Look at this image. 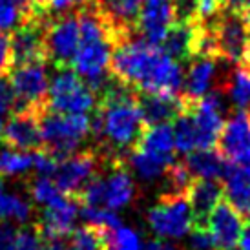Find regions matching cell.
<instances>
[{
	"label": "cell",
	"mask_w": 250,
	"mask_h": 250,
	"mask_svg": "<svg viewBox=\"0 0 250 250\" xmlns=\"http://www.w3.org/2000/svg\"><path fill=\"white\" fill-rule=\"evenodd\" d=\"M44 150L57 161L75 153L83 141L91 135V117L88 113H59L46 110L41 115Z\"/></svg>",
	"instance_id": "obj_4"
},
{
	"label": "cell",
	"mask_w": 250,
	"mask_h": 250,
	"mask_svg": "<svg viewBox=\"0 0 250 250\" xmlns=\"http://www.w3.org/2000/svg\"><path fill=\"white\" fill-rule=\"evenodd\" d=\"M110 167L111 172L108 179H104V207L110 210L125 208L130 203L135 201L137 187L130 175L125 159H111Z\"/></svg>",
	"instance_id": "obj_19"
},
{
	"label": "cell",
	"mask_w": 250,
	"mask_h": 250,
	"mask_svg": "<svg viewBox=\"0 0 250 250\" xmlns=\"http://www.w3.org/2000/svg\"><path fill=\"white\" fill-rule=\"evenodd\" d=\"M172 132H174L175 148L181 153H190L192 150H197V145H199V141H197V128H195L194 119H192L188 110H183L174 119Z\"/></svg>",
	"instance_id": "obj_29"
},
{
	"label": "cell",
	"mask_w": 250,
	"mask_h": 250,
	"mask_svg": "<svg viewBox=\"0 0 250 250\" xmlns=\"http://www.w3.org/2000/svg\"><path fill=\"white\" fill-rule=\"evenodd\" d=\"M29 170H33V153L31 152H19V150H9V148L0 152V175L2 177L24 175Z\"/></svg>",
	"instance_id": "obj_30"
},
{
	"label": "cell",
	"mask_w": 250,
	"mask_h": 250,
	"mask_svg": "<svg viewBox=\"0 0 250 250\" xmlns=\"http://www.w3.org/2000/svg\"><path fill=\"white\" fill-rule=\"evenodd\" d=\"M217 55L225 62L245 64L250 51V19L241 11H221L214 22Z\"/></svg>",
	"instance_id": "obj_9"
},
{
	"label": "cell",
	"mask_w": 250,
	"mask_h": 250,
	"mask_svg": "<svg viewBox=\"0 0 250 250\" xmlns=\"http://www.w3.org/2000/svg\"><path fill=\"white\" fill-rule=\"evenodd\" d=\"M44 44L46 59L55 66V70L71 68L79 46V11H71L48 21Z\"/></svg>",
	"instance_id": "obj_10"
},
{
	"label": "cell",
	"mask_w": 250,
	"mask_h": 250,
	"mask_svg": "<svg viewBox=\"0 0 250 250\" xmlns=\"http://www.w3.org/2000/svg\"><path fill=\"white\" fill-rule=\"evenodd\" d=\"M145 119L141 113L137 91L111 79L103 93L91 117V135L97 150L108 161L125 159L126 153L139 143L145 132Z\"/></svg>",
	"instance_id": "obj_2"
},
{
	"label": "cell",
	"mask_w": 250,
	"mask_h": 250,
	"mask_svg": "<svg viewBox=\"0 0 250 250\" xmlns=\"http://www.w3.org/2000/svg\"><path fill=\"white\" fill-rule=\"evenodd\" d=\"M221 91L229 97V101L237 110L250 108V68L239 64L230 70L223 79Z\"/></svg>",
	"instance_id": "obj_26"
},
{
	"label": "cell",
	"mask_w": 250,
	"mask_h": 250,
	"mask_svg": "<svg viewBox=\"0 0 250 250\" xmlns=\"http://www.w3.org/2000/svg\"><path fill=\"white\" fill-rule=\"evenodd\" d=\"M183 97V95H181ZM185 110L190 111L197 128V148H215L217 137L225 125V93L223 91H210L197 101L185 99Z\"/></svg>",
	"instance_id": "obj_11"
},
{
	"label": "cell",
	"mask_w": 250,
	"mask_h": 250,
	"mask_svg": "<svg viewBox=\"0 0 250 250\" xmlns=\"http://www.w3.org/2000/svg\"><path fill=\"white\" fill-rule=\"evenodd\" d=\"M41 115L33 110H15L2 130V145L9 150L35 152L44 148L41 132Z\"/></svg>",
	"instance_id": "obj_13"
},
{
	"label": "cell",
	"mask_w": 250,
	"mask_h": 250,
	"mask_svg": "<svg viewBox=\"0 0 250 250\" xmlns=\"http://www.w3.org/2000/svg\"><path fill=\"white\" fill-rule=\"evenodd\" d=\"M207 230L212 236L215 250H234L243 230V215L227 199H221L210 214Z\"/></svg>",
	"instance_id": "obj_16"
},
{
	"label": "cell",
	"mask_w": 250,
	"mask_h": 250,
	"mask_svg": "<svg viewBox=\"0 0 250 250\" xmlns=\"http://www.w3.org/2000/svg\"><path fill=\"white\" fill-rule=\"evenodd\" d=\"M137 101L146 126L168 125L185 110V99L177 95H159V93H141Z\"/></svg>",
	"instance_id": "obj_22"
},
{
	"label": "cell",
	"mask_w": 250,
	"mask_h": 250,
	"mask_svg": "<svg viewBox=\"0 0 250 250\" xmlns=\"http://www.w3.org/2000/svg\"><path fill=\"white\" fill-rule=\"evenodd\" d=\"M223 11L221 0H197L195 9V21L199 22H212L215 21Z\"/></svg>",
	"instance_id": "obj_34"
},
{
	"label": "cell",
	"mask_w": 250,
	"mask_h": 250,
	"mask_svg": "<svg viewBox=\"0 0 250 250\" xmlns=\"http://www.w3.org/2000/svg\"><path fill=\"white\" fill-rule=\"evenodd\" d=\"M135 150L146 153L148 157L159 161L170 167L175 161V143L174 132L170 125H153L146 126L139 143L133 146Z\"/></svg>",
	"instance_id": "obj_23"
},
{
	"label": "cell",
	"mask_w": 250,
	"mask_h": 250,
	"mask_svg": "<svg viewBox=\"0 0 250 250\" xmlns=\"http://www.w3.org/2000/svg\"><path fill=\"white\" fill-rule=\"evenodd\" d=\"M33 215V203L24 199L17 194H4L0 195V223H19L28 225Z\"/></svg>",
	"instance_id": "obj_28"
},
{
	"label": "cell",
	"mask_w": 250,
	"mask_h": 250,
	"mask_svg": "<svg viewBox=\"0 0 250 250\" xmlns=\"http://www.w3.org/2000/svg\"><path fill=\"white\" fill-rule=\"evenodd\" d=\"M119 41L121 37L99 11L95 0H90L79 9V46L71 70L90 86L97 97L113 79L111 73L106 71L110 68L113 46Z\"/></svg>",
	"instance_id": "obj_3"
},
{
	"label": "cell",
	"mask_w": 250,
	"mask_h": 250,
	"mask_svg": "<svg viewBox=\"0 0 250 250\" xmlns=\"http://www.w3.org/2000/svg\"><path fill=\"white\" fill-rule=\"evenodd\" d=\"M148 227L161 239H179L194 227L188 194H161L159 201L148 210Z\"/></svg>",
	"instance_id": "obj_7"
},
{
	"label": "cell",
	"mask_w": 250,
	"mask_h": 250,
	"mask_svg": "<svg viewBox=\"0 0 250 250\" xmlns=\"http://www.w3.org/2000/svg\"><path fill=\"white\" fill-rule=\"evenodd\" d=\"M188 172L192 177H201V179H217L223 174V157L214 148H197L187 153L185 159Z\"/></svg>",
	"instance_id": "obj_25"
},
{
	"label": "cell",
	"mask_w": 250,
	"mask_h": 250,
	"mask_svg": "<svg viewBox=\"0 0 250 250\" xmlns=\"http://www.w3.org/2000/svg\"><path fill=\"white\" fill-rule=\"evenodd\" d=\"M237 247L239 250H250V219L247 221V225H243L241 236L237 239Z\"/></svg>",
	"instance_id": "obj_42"
},
{
	"label": "cell",
	"mask_w": 250,
	"mask_h": 250,
	"mask_svg": "<svg viewBox=\"0 0 250 250\" xmlns=\"http://www.w3.org/2000/svg\"><path fill=\"white\" fill-rule=\"evenodd\" d=\"M217 152L227 163L250 167V113L237 110L225 121L217 137Z\"/></svg>",
	"instance_id": "obj_12"
},
{
	"label": "cell",
	"mask_w": 250,
	"mask_h": 250,
	"mask_svg": "<svg viewBox=\"0 0 250 250\" xmlns=\"http://www.w3.org/2000/svg\"><path fill=\"white\" fill-rule=\"evenodd\" d=\"M245 66L250 68V51H249V57H247V61H245Z\"/></svg>",
	"instance_id": "obj_48"
},
{
	"label": "cell",
	"mask_w": 250,
	"mask_h": 250,
	"mask_svg": "<svg viewBox=\"0 0 250 250\" xmlns=\"http://www.w3.org/2000/svg\"><path fill=\"white\" fill-rule=\"evenodd\" d=\"M15 250H42L41 234H39V230H37L35 223L24 225L21 229H17Z\"/></svg>",
	"instance_id": "obj_32"
},
{
	"label": "cell",
	"mask_w": 250,
	"mask_h": 250,
	"mask_svg": "<svg viewBox=\"0 0 250 250\" xmlns=\"http://www.w3.org/2000/svg\"><path fill=\"white\" fill-rule=\"evenodd\" d=\"M199 21H177L161 42L163 51L175 61H190L195 53Z\"/></svg>",
	"instance_id": "obj_24"
},
{
	"label": "cell",
	"mask_w": 250,
	"mask_h": 250,
	"mask_svg": "<svg viewBox=\"0 0 250 250\" xmlns=\"http://www.w3.org/2000/svg\"><path fill=\"white\" fill-rule=\"evenodd\" d=\"M41 241H42V250H70L68 236H64V237L41 236Z\"/></svg>",
	"instance_id": "obj_40"
},
{
	"label": "cell",
	"mask_w": 250,
	"mask_h": 250,
	"mask_svg": "<svg viewBox=\"0 0 250 250\" xmlns=\"http://www.w3.org/2000/svg\"><path fill=\"white\" fill-rule=\"evenodd\" d=\"M241 11H243V13L250 19V0H245V4H243V7H241Z\"/></svg>",
	"instance_id": "obj_44"
},
{
	"label": "cell",
	"mask_w": 250,
	"mask_h": 250,
	"mask_svg": "<svg viewBox=\"0 0 250 250\" xmlns=\"http://www.w3.org/2000/svg\"><path fill=\"white\" fill-rule=\"evenodd\" d=\"M223 2V11H236V9H241L245 4V0H221Z\"/></svg>",
	"instance_id": "obj_43"
},
{
	"label": "cell",
	"mask_w": 250,
	"mask_h": 250,
	"mask_svg": "<svg viewBox=\"0 0 250 250\" xmlns=\"http://www.w3.org/2000/svg\"><path fill=\"white\" fill-rule=\"evenodd\" d=\"M97 95L71 68L55 71L48 88L49 110L59 113H88L95 110Z\"/></svg>",
	"instance_id": "obj_8"
},
{
	"label": "cell",
	"mask_w": 250,
	"mask_h": 250,
	"mask_svg": "<svg viewBox=\"0 0 250 250\" xmlns=\"http://www.w3.org/2000/svg\"><path fill=\"white\" fill-rule=\"evenodd\" d=\"M2 130H4V121L0 117V139H2Z\"/></svg>",
	"instance_id": "obj_47"
},
{
	"label": "cell",
	"mask_w": 250,
	"mask_h": 250,
	"mask_svg": "<svg viewBox=\"0 0 250 250\" xmlns=\"http://www.w3.org/2000/svg\"><path fill=\"white\" fill-rule=\"evenodd\" d=\"M15 95V110H33L44 113L48 106V71L46 61L15 64L7 73Z\"/></svg>",
	"instance_id": "obj_5"
},
{
	"label": "cell",
	"mask_w": 250,
	"mask_h": 250,
	"mask_svg": "<svg viewBox=\"0 0 250 250\" xmlns=\"http://www.w3.org/2000/svg\"><path fill=\"white\" fill-rule=\"evenodd\" d=\"M21 9L22 21L26 19H44L41 11V0H15Z\"/></svg>",
	"instance_id": "obj_39"
},
{
	"label": "cell",
	"mask_w": 250,
	"mask_h": 250,
	"mask_svg": "<svg viewBox=\"0 0 250 250\" xmlns=\"http://www.w3.org/2000/svg\"><path fill=\"white\" fill-rule=\"evenodd\" d=\"M190 250H215L212 236L207 229L203 227H192L190 230Z\"/></svg>",
	"instance_id": "obj_36"
},
{
	"label": "cell",
	"mask_w": 250,
	"mask_h": 250,
	"mask_svg": "<svg viewBox=\"0 0 250 250\" xmlns=\"http://www.w3.org/2000/svg\"><path fill=\"white\" fill-rule=\"evenodd\" d=\"M110 232L93 223L73 229L68 236L70 250H110Z\"/></svg>",
	"instance_id": "obj_27"
},
{
	"label": "cell",
	"mask_w": 250,
	"mask_h": 250,
	"mask_svg": "<svg viewBox=\"0 0 250 250\" xmlns=\"http://www.w3.org/2000/svg\"><path fill=\"white\" fill-rule=\"evenodd\" d=\"M46 19H26L13 29V35L9 37L11 49H13L15 64L35 62L46 61Z\"/></svg>",
	"instance_id": "obj_14"
},
{
	"label": "cell",
	"mask_w": 250,
	"mask_h": 250,
	"mask_svg": "<svg viewBox=\"0 0 250 250\" xmlns=\"http://www.w3.org/2000/svg\"><path fill=\"white\" fill-rule=\"evenodd\" d=\"M177 21H195L197 0H172Z\"/></svg>",
	"instance_id": "obj_38"
},
{
	"label": "cell",
	"mask_w": 250,
	"mask_h": 250,
	"mask_svg": "<svg viewBox=\"0 0 250 250\" xmlns=\"http://www.w3.org/2000/svg\"><path fill=\"white\" fill-rule=\"evenodd\" d=\"M146 250H181V249H177V247H174L172 243H168V241H165V239L157 237V239L148 241Z\"/></svg>",
	"instance_id": "obj_41"
},
{
	"label": "cell",
	"mask_w": 250,
	"mask_h": 250,
	"mask_svg": "<svg viewBox=\"0 0 250 250\" xmlns=\"http://www.w3.org/2000/svg\"><path fill=\"white\" fill-rule=\"evenodd\" d=\"M223 195H227V201L250 219V167L245 165H225L221 174Z\"/></svg>",
	"instance_id": "obj_21"
},
{
	"label": "cell",
	"mask_w": 250,
	"mask_h": 250,
	"mask_svg": "<svg viewBox=\"0 0 250 250\" xmlns=\"http://www.w3.org/2000/svg\"><path fill=\"white\" fill-rule=\"evenodd\" d=\"M22 21L21 9L15 0H0V31H13Z\"/></svg>",
	"instance_id": "obj_33"
},
{
	"label": "cell",
	"mask_w": 250,
	"mask_h": 250,
	"mask_svg": "<svg viewBox=\"0 0 250 250\" xmlns=\"http://www.w3.org/2000/svg\"><path fill=\"white\" fill-rule=\"evenodd\" d=\"M175 22L177 15L172 0H145L141 4L135 29L145 41L159 46Z\"/></svg>",
	"instance_id": "obj_15"
},
{
	"label": "cell",
	"mask_w": 250,
	"mask_h": 250,
	"mask_svg": "<svg viewBox=\"0 0 250 250\" xmlns=\"http://www.w3.org/2000/svg\"><path fill=\"white\" fill-rule=\"evenodd\" d=\"M185 81H183V99L197 101L212 91L219 77L221 57H192Z\"/></svg>",
	"instance_id": "obj_18"
},
{
	"label": "cell",
	"mask_w": 250,
	"mask_h": 250,
	"mask_svg": "<svg viewBox=\"0 0 250 250\" xmlns=\"http://www.w3.org/2000/svg\"><path fill=\"white\" fill-rule=\"evenodd\" d=\"M15 66L13 49H11V41L9 37L0 33V77H7Z\"/></svg>",
	"instance_id": "obj_35"
},
{
	"label": "cell",
	"mask_w": 250,
	"mask_h": 250,
	"mask_svg": "<svg viewBox=\"0 0 250 250\" xmlns=\"http://www.w3.org/2000/svg\"><path fill=\"white\" fill-rule=\"evenodd\" d=\"M106 165H110V161L106 159L101 150H97L95 146L84 148L68 155L66 159L59 161L51 177L62 195L75 201V195L83 190L84 185L101 174Z\"/></svg>",
	"instance_id": "obj_6"
},
{
	"label": "cell",
	"mask_w": 250,
	"mask_h": 250,
	"mask_svg": "<svg viewBox=\"0 0 250 250\" xmlns=\"http://www.w3.org/2000/svg\"><path fill=\"white\" fill-rule=\"evenodd\" d=\"M79 203L62 195L61 199L49 203L44 207L39 219L35 223L41 236L46 237H64L70 236L75 219L79 215Z\"/></svg>",
	"instance_id": "obj_17"
},
{
	"label": "cell",
	"mask_w": 250,
	"mask_h": 250,
	"mask_svg": "<svg viewBox=\"0 0 250 250\" xmlns=\"http://www.w3.org/2000/svg\"><path fill=\"white\" fill-rule=\"evenodd\" d=\"M223 199V185L215 179H201L194 177L188 188V203L192 208L194 227L207 229L210 214L214 212L215 205Z\"/></svg>",
	"instance_id": "obj_20"
},
{
	"label": "cell",
	"mask_w": 250,
	"mask_h": 250,
	"mask_svg": "<svg viewBox=\"0 0 250 250\" xmlns=\"http://www.w3.org/2000/svg\"><path fill=\"white\" fill-rule=\"evenodd\" d=\"M15 111V95L7 77H0V117Z\"/></svg>",
	"instance_id": "obj_37"
},
{
	"label": "cell",
	"mask_w": 250,
	"mask_h": 250,
	"mask_svg": "<svg viewBox=\"0 0 250 250\" xmlns=\"http://www.w3.org/2000/svg\"><path fill=\"white\" fill-rule=\"evenodd\" d=\"M28 194L33 199V203L42 205V207H46L49 203L62 197V192L55 185L53 177L39 174H33V177L28 181Z\"/></svg>",
	"instance_id": "obj_31"
},
{
	"label": "cell",
	"mask_w": 250,
	"mask_h": 250,
	"mask_svg": "<svg viewBox=\"0 0 250 250\" xmlns=\"http://www.w3.org/2000/svg\"><path fill=\"white\" fill-rule=\"evenodd\" d=\"M110 250H141V247H119V249H110Z\"/></svg>",
	"instance_id": "obj_45"
},
{
	"label": "cell",
	"mask_w": 250,
	"mask_h": 250,
	"mask_svg": "<svg viewBox=\"0 0 250 250\" xmlns=\"http://www.w3.org/2000/svg\"><path fill=\"white\" fill-rule=\"evenodd\" d=\"M4 194V177L0 175V195Z\"/></svg>",
	"instance_id": "obj_46"
},
{
	"label": "cell",
	"mask_w": 250,
	"mask_h": 250,
	"mask_svg": "<svg viewBox=\"0 0 250 250\" xmlns=\"http://www.w3.org/2000/svg\"><path fill=\"white\" fill-rule=\"evenodd\" d=\"M110 71L121 84L141 93L177 95L185 81L179 61L143 37H133V33L113 46Z\"/></svg>",
	"instance_id": "obj_1"
}]
</instances>
